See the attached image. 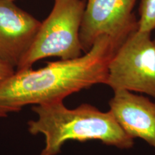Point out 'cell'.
I'll return each instance as SVG.
<instances>
[{"mask_svg": "<svg viewBox=\"0 0 155 155\" xmlns=\"http://www.w3.org/2000/svg\"><path fill=\"white\" fill-rule=\"evenodd\" d=\"M119 47L103 35L78 58L51 62L37 70H16L0 86V118L28 105L63 101L70 95L95 85H106L108 65Z\"/></svg>", "mask_w": 155, "mask_h": 155, "instance_id": "obj_1", "label": "cell"}, {"mask_svg": "<svg viewBox=\"0 0 155 155\" xmlns=\"http://www.w3.org/2000/svg\"><path fill=\"white\" fill-rule=\"evenodd\" d=\"M37 118L28 122L31 134H42L45 147L39 155H58L68 141L98 140L120 150L134 144L109 111L104 112L88 104L68 108L63 101L33 106Z\"/></svg>", "mask_w": 155, "mask_h": 155, "instance_id": "obj_2", "label": "cell"}, {"mask_svg": "<svg viewBox=\"0 0 155 155\" xmlns=\"http://www.w3.org/2000/svg\"><path fill=\"white\" fill-rule=\"evenodd\" d=\"M86 3L85 0H54L50 15L41 22L33 43L16 70L30 68L44 58L69 60L82 55L80 29Z\"/></svg>", "mask_w": 155, "mask_h": 155, "instance_id": "obj_3", "label": "cell"}, {"mask_svg": "<svg viewBox=\"0 0 155 155\" xmlns=\"http://www.w3.org/2000/svg\"><path fill=\"white\" fill-rule=\"evenodd\" d=\"M155 98V45L152 32L136 30L122 42L108 65L106 83Z\"/></svg>", "mask_w": 155, "mask_h": 155, "instance_id": "obj_4", "label": "cell"}, {"mask_svg": "<svg viewBox=\"0 0 155 155\" xmlns=\"http://www.w3.org/2000/svg\"><path fill=\"white\" fill-rule=\"evenodd\" d=\"M80 29V42L87 53L99 37L106 35L120 46L137 30L134 12L137 0H86Z\"/></svg>", "mask_w": 155, "mask_h": 155, "instance_id": "obj_5", "label": "cell"}, {"mask_svg": "<svg viewBox=\"0 0 155 155\" xmlns=\"http://www.w3.org/2000/svg\"><path fill=\"white\" fill-rule=\"evenodd\" d=\"M41 22L12 0H0V59L17 69L33 43Z\"/></svg>", "mask_w": 155, "mask_h": 155, "instance_id": "obj_6", "label": "cell"}, {"mask_svg": "<svg viewBox=\"0 0 155 155\" xmlns=\"http://www.w3.org/2000/svg\"><path fill=\"white\" fill-rule=\"evenodd\" d=\"M109 111L131 138H139L155 149V102L124 90L114 91Z\"/></svg>", "mask_w": 155, "mask_h": 155, "instance_id": "obj_7", "label": "cell"}, {"mask_svg": "<svg viewBox=\"0 0 155 155\" xmlns=\"http://www.w3.org/2000/svg\"><path fill=\"white\" fill-rule=\"evenodd\" d=\"M137 30L152 32L155 30V0H141Z\"/></svg>", "mask_w": 155, "mask_h": 155, "instance_id": "obj_8", "label": "cell"}, {"mask_svg": "<svg viewBox=\"0 0 155 155\" xmlns=\"http://www.w3.org/2000/svg\"><path fill=\"white\" fill-rule=\"evenodd\" d=\"M16 71V69L0 59V86L3 85Z\"/></svg>", "mask_w": 155, "mask_h": 155, "instance_id": "obj_9", "label": "cell"}, {"mask_svg": "<svg viewBox=\"0 0 155 155\" xmlns=\"http://www.w3.org/2000/svg\"><path fill=\"white\" fill-rule=\"evenodd\" d=\"M154 31H155V30H154ZM153 40H154V45H155V36H154V38H153Z\"/></svg>", "mask_w": 155, "mask_h": 155, "instance_id": "obj_10", "label": "cell"}, {"mask_svg": "<svg viewBox=\"0 0 155 155\" xmlns=\"http://www.w3.org/2000/svg\"><path fill=\"white\" fill-rule=\"evenodd\" d=\"M12 1H14V0H12Z\"/></svg>", "mask_w": 155, "mask_h": 155, "instance_id": "obj_11", "label": "cell"}]
</instances>
